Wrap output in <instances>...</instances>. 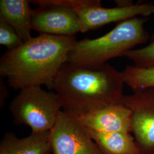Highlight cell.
Wrapping results in <instances>:
<instances>
[{"instance_id":"obj_1","label":"cell","mask_w":154,"mask_h":154,"mask_svg":"<svg viewBox=\"0 0 154 154\" xmlns=\"http://www.w3.org/2000/svg\"><path fill=\"white\" fill-rule=\"evenodd\" d=\"M77 41L75 36L40 34L32 37L1 57V77L14 90L42 85L53 89L56 76Z\"/></svg>"},{"instance_id":"obj_2","label":"cell","mask_w":154,"mask_h":154,"mask_svg":"<svg viewBox=\"0 0 154 154\" xmlns=\"http://www.w3.org/2000/svg\"><path fill=\"white\" fill-rule=\"evenodd\" d=\"M125 84L121 72L107 63L86 66L67 61L58 72L53 90L63 111L75 116L121 102Z\"/></svg>"},{"instance_id":"obj_3","label":"cell","mask_w":154,"mask_h":154,"mask_svg":"<svg viewBox=\"0 0 154 154\" xmlns=\"http://www.w3.org/2000/svg\"><path fill=\"white\" fill-rule=\"evenodd\" d=\"M146 18L134 17L119 22L109 33L94 39L77 41L68 62L86 66H98L111 59L125 57L139 45L147 42L149 35L144 28Z\"/></svg>"},{"instance_id":"obj_4","label":"cell","mask_w":154,"mask_h":154,"mask_svg":"<svg viewBox=\"0 0 154 154\" xmlns=\"http://www.w3.org/2000/svg\"><path fill=\"white\" fill-rule=\"evenodd\" d=\"M9 109L15 124L30 127L32 132H42L53 128L62 105L55 92L31 86L20 90Z\"/></svg>"},{"instance_id":"obj_5","label":"cell","mask_w":154,"mask_h":154,"mask_svg":"<svg viewBox=\"0 0 154 154\" xmlns=\"http://www.w3.org/2000/svg\"><path fill=\"white\" fill-rule=\"evenodd\" d=\"M50 142L53 154H104L88 129L63 110L50 131Z\"/></svg>"},{"instance_id":"obj_6","label":"cell","mask_w":154,"mask_h":154,"mask_svg":"<svg viewBox=\"0 0 154 154\" xmlns=\"http://www.w3.org/2000/svg\"><path fill=\"white\" fill-rule=\"evenodd\" d=\"M132 90L121 100L131 111L132 132L142 153L154 151V86Z\"/></svg>"},{"instance_id":"obj_7","label":"cell","mask_w":154,"mask_h":154,"mask_svg":"<svg viewBox=\"0 0 154 154\" xmlns=\"http://www.w3.org/2000/svg\"><path fill=\"white\" fill-rule=\"evenodd\" d=\"M31 3L39 6L33 11L32 30L57 36H75L81 32L79 18L73 9L51 0L31 1Z\"/></svg>"},{"instance_id":"obj_8","label":"cell","mask_w":154,"mask_h":154,"mask_svg":"<svg viewBox=\"0 0 154 154\" xmlns=\"http://www.w3.org/2000/svg\"><path fill=\"white\" fill-rule=\"evenodd\" d=\"M75 11L79 18L81 32L85 33L110 23H119L138 16H150L154 14V3L137 2L127 7L105 8L101 6V1L96 0L93 4Z\"/></svg>"},{"instance_id":"obj_9","label":"cell","mask_w":154,"mask_h":154,"mask_svg":"<svg viewBox=\"0 0 154 154\" xmlns=\"http://www.w3.org/2000/svg\"><path fill=\"white\" fill-rule=\"evenodd\" d=\"M131 116V110L120 102L74 116L91 131L130 133Z\"/></svg>"},{"instance_id":"obj_10","label":"cell","mask_w":154,"mask_h":154,"mask_svg":"<svg viewBox=\"0 0 154 154\" xmlns=\"http://www.w3.org/2000/svg\"><path fill=\"white\" fill-rule=\"evenodd\" d=\"M51 150L50 131L32 132L23 138L8 132L0 144V154H48Z\"/></svg>"},{"instance_id":"obj_11","label":"cell","mask_w":154,"mask_h":154,"mask_svg":"<svg viewBox=\"0 0 154 154\" xmlns=\"http://www.w3.org/2000/svg\"><path fill=\"white\" fill-rule=\"evenodd\" d=\"M31 1L1 0L0 19L14 29L23 42L32 38L31 35L33 9Z\"/></svg>"},{"instance_id":"obj_12","label":"cell","mask_w":154,"mask_h":154,"mask_svg":"<svg viewBox=\"0 0 154 154\" xmlns=\"http://www.w3.org/2000/svg\"><path fill=\"white\" fill-rule=\"evenodd\" d=\"M89 132L104 154H142L130 133L91 130Z\"/></svg>"},{"instance_id":"obj_13","label":"cell","mask_w":154,"mask_h":154,"mask_svg":"<svg viewBox=\"0 0 154 154\" xmlns=\"http://www.w3.org/2000/svg\"><path fill=\"white\" fill-rule=\"evenodd\" d=\"M121 72L125 84L132 90L154 86V68L129 65Z\"/></svg>"},{"instance_id":"obj_14","label":"cell","mask_w":154,"mask_h":154,"mask_svg":"<svg viewBox=\"0 0 154 154\" xmlns=\"http://www.w3.org/2000/svg\"><path fill=\"white\" fill-rule=\"evenodd\" d=\"M132 61L135 66L142 68H154V34L147 46L134 49L127 52L125 55Z\"/></svg>"},{"instance_id":"obj_15","label":"cell","mask_w":154,"mask_h":154,"mask_svg":"<svg viewBox=\"0 0 154 154\" xmlns=\"http://www.w3.org/2000/svg\"><path fill=\"white\" fill-rule=\"evenodd\" d=\"M23 42L14 29L4 20L0 19V44L8 50L16 49Z\"/></svg>"},{"instance_id":"obj_16","label":"cell","mask_w":154,"mask_h":154,"mask_svg":"<svg viewBox=\"0 0 154 154\" xmlns=\"http://www.w3.org/2000/svg\"><path fill=\"white\" fill-rule=\"evenodd\" d=\"M8 91L6 89L5 83L1 81V105H3L5 102L6 97H8Z\"/></svg>"},{"instance_id":"obj_17","label":"cell","mask_w":154,"mask_h":154,"mask_svg":"<svg viewBox=\"0 0 154 154\" xmlns=\"http://www.w3.org/2000/svg\"><path fill=\"white\" fill-rule=\"evenodd\" d=\"M116 6L118 7H127L134 4L132 1L130 0H117L116 1Z\"/></svg>"},{"instance_id":"obj_18","label":"cell","mask_w":154,"mask_h":154,"mask_svg":"<svg viewBox=\"0 0 154 154\" xmlns=\"http://www.w3.org/2000/svg\"><path fill=\"white\" fill-rule=\"evenodd\" d=\"M50 154V153H49V154Z\"/></svg>"},{"instance_id":"obj_19","label":"cell","mask_w":154,"mask_h":154,"mask_svg":"<svg viewBox=\"0 0 154 154\" xmlns=\"http://www.w3.org/2000/svg\"></svg>"},{"instance_id":"obj_20","label":"cell","mask_w":154,"mask_h":154,"mask_svg":"<svg viewBox=\"0 0 154 154\" xmlns=\"http://www.w3.org/2000/svg\"></svg>"}]
</instances>
